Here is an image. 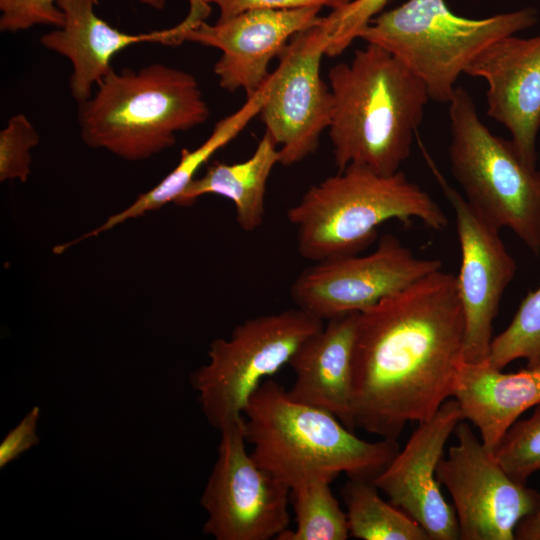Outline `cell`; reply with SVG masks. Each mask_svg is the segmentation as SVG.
Masks as SVG:
<instances>
[{"label": "cell", "instance_id": "obj_1", "mask_svg": "<svg viewBox=\"0 0 540 540\" xmlns=\"http://www.w3.org/2000/svg\"><path fill=\"white\" fill-rule=\"evenodd\" d=\"M464 333L456 276L442 269L361 312L353 356L354 429L397 440L408 422L434 415L451 398Z\"/></svg>", "mask_w": 540, "mask_h": 540}, {"label": "cell", "instance_id": "obj_2", "mask_svg": "<svg viewBox=\"0 0 540 540\" xmlns=\"http://www.w3.org/2000/svg\"><path fill=\"white\" fill-rule=\"evenodd\" d=\"M328 128L338 171L360 165L380 175L400 171L430 100L425 84L383 47L367 43L328 73Z\"/></svg>", "mask_w": 540, "mask_h": 540}, {"label": "cell", "instance_id": "obj_3", "mask_svg": "<svg viewBox=\"0 0 540 540\" xmlns=\"http://www.w3.org/2000/svg\"><path fill=\"white\" fill-rule=\"evenodd\" d=\"M244 436L255 462L290 489L312 481L378 476L400 450L397 440L358 438L331 413L297 402L265 380L244 411Z\"/></svg>", "mask_w": 540, "mask_h": 540}, {"label": "cell", "instance_id": "obj_4", "mask_svg": "<svg viewBox=\"0 0 540 540\" xmlns=\"http://www.w3.org/2000/svg\"><path fill=\"white\" fill-rule=\"evenodd\" d=\"M287 218L296 228L299 254L313 262L360 254L389 220L408 225L417 219L435 231L449 223L438 203L402 171L380 175L360 165L311 186Z\"/></svg>", "mask_w": 540, "mask_h": 540}, {"label": "cell", "instance_id": "obj_5", "mask_svg": "<svg viewBox=\"0 0 540 540\" xmlns=\"http://www.w3.org/2000/svg\"><path fill=\"white\" fill-rule=\"evenodd\" d=\"M209 107L197 79L162 63L112 69L78 104L82 141L128 160L148 159L176 143L177 133L207 121Z\"/></svg>", "mask_w": 540, "mask_h": 540}, {"label": "cell", "instance_id": "obj_6", "mask_svg": "<svg viewBox=\"0 0 540 540\" xmlns=\"http://www.w3.org/2000/svg\"><path fill=\"white\" fill-rule=\"evenodd\" d=\"M534 8L470 19L453 13L445 0H407L381 12L359 38L402 61L426 86L429 97L449 103L456 82L491 43L533 26Z\"/></svg>", "mask_w": 540, "mask_h": 540}, {"label": "cell", "instance_id": "obj_7", "mask_svg": "<svg viewBox=\"0 0 540 540\" xmlns=\"http://www.w3.org/2000/svg\"><path fill=\"white\" fill-rule=\"evenodd\" d=\"M448 104L451 170L464 198L486 221L510 229L538 256L540 170L524 161L511 139L491 133L464 87H456Z\"/></svg>", "mask_w": 540, "mask_h": 540}, {"label": "cell", "instance_id": "obj_8", "mask_svg": "<svg viewBox=\"0 0 540 540\" xmlns=\"http://www.w3.org/2000/svg\"><path fill=\"white\" fill-rule=\"evenodd\" d=\"M324 322L296 308L245 320L230 337L210 343L209 361L190 375L207 421L220 430L243 417L263 379L291 358Z\"/></svg>", "mask_w": 540, "mask_h": 540}, {"label": "cell", "instance_id": "obj_9", "mask_svg": "<svg viewBox=\"0 0 540 540\" xmlns=\"http://www.w3.org/2000/svg\"><path fill=\"white\" fill-rule=\"evenodd\" d=\"M218 455L200 504L216 540H270L289 529L290 488L247 452L244 417L220 430Z\"/></svg>", "mask_w": 540, "mask_h": 540}, {"label": "cell", "instance_id": "obj_10", "mask_svg": "<svg viewBox=\"0 0 540 540\" xmlns=\"http://www.w3.org/2000/svg\"><path fill=\"white\" fill-rule=\"evenodd\" d=\"M330 30L324 20L295 34L278 55L265 82L260 118L279 147L280 164L291 166L313 154L333 113V95L320 68Z\"/></svg>", "mask_w": 540, "mask_h": 540}, {"label": "cell", "instance_id": "obj_11", "mask_svg": "<svg viewBox=\"0 0 540 540\" xmlns=\"http://www.w3.org/2000/svg\"><path fill=\"white\" fill-rule=\"evenodd\" d=\"M457 444L442 457L436 477L449 491L462 540H513L518 523L540 509V494L512 478L461 420Z\"/></svg>", "mask_w": 540, "mask_h": 540}, {"label": "cell", "instance_id": "obj_12", "mask_svg": "<svg viewBox=\"0 0 540 540\" xmlns=\"http://www.w3.org/2000/svg\"><path fill=\"white\" fill-rule=\"evenodd\" d=\"M440 269L439 259L418 258L398 238L385 234L369 254L314 262L294 280L290 295L297 308L324 322L364 312Z\"/></svg>", "mask_w": 540, "mask_h": 540}, {"label": "cell", "instance_id": "obj_13", "mask_svg": "<svg viewBox=\"0 0 540 540\" xmlns=\"http://www.w3.org/2000/svg\"><path fill=\"white\" fill-rule=\"evenodd\" d=\"M428 163L455 214L461 250L456 279L465 320L463 361L482 362L489 355L493 321L515 276L516 263L500 237V230L445 181L430 158Z\"/></svg>", "mask_w": 540, "mask_h": 540}, {"label": "cell", "instance_id": "obj_14", "mask_svg": "<svg viewBox=\"0 0 540 540\" xmlns=\"http://www.w3.org/2000/svg\"><path fill=\"white\" fill-rule=\"evenodd\" d=\"M320 6L284 9H259L241 13L224 21H204L189 29L183 41L219 49L214 65L221 88L245 90L247 97L267 81L268 67L288 41L298 32L321 22Z\"/></svg>", "mask_w": 540, "mask_h": 540}, {"label": "cell", "instance_id": "obj_15", "mask_svg": "<svg viewBox=\"0 0 540 540\" xmlns=\"http://www.w3.org/2000/svg\"><path fill=\"white\" fill-rule=\"evenodd\" d=\"M461 420L458 402L452 397L447 399L429 419L418 422L404 448L373 479L390 502L412 517L430 540L460 539L455 510L441 493L436 469Z\"/></svg>", "mask_w": 540, "mask_h": 540}, {"label": "cell", "instance_id": "obj_16", "mask_svg": "<svg viewBox=\"0 0 540 540\" xmlns=\"http://www.w3.org/2000/svg\"><path fill=\"white\" fill-rule=\"evenodd\" d=\"M465 74L487 83L489 117L510 132L511 140L524 161L537 164V136L540 129V36L503 37L483 49Z\"/></svg>", "mask_w": 540, "mask_h": 540}, {"label": "cell", "instance_id": "obj_17", "mask_svg": "<svg viewBox=\"0 0 540 540\" xmlns=\"http://www.w3.org/2000/svg\"><path fill=\"white\" fill-rule=\"evenodd\" d=\"M56 4L64 23L43 34L40 43L70 61L69 89L78 104L93 95V90L113 69V57L124 49L142 42L181 43L178 26L141 34L118 30L96 14L98 0H57Z\"/></svg>", "mask_w": 540, "mask_h": 540}, {"label": "cell", "instance_id": "obj_18", "mask_svg": "<svg viewBox=\"0 0 540 540\" xmlns=\"http://www.w3.org/2000/svg\"><path fill=\"white\" fill-rule=\"evenodd\" d=\"M359 314L326 321L302 343L289 362L295 381L287 390L291 399L331 413L352 431L353 356Z\"/></svg>", "mask_w": 540, "mask_h": 540}, {"label": "cell", "instance_id": "obj_19", "mask_svg": "<svg viewBox=\"0 0 540 540\" xmlns=\"http://www.w3.org/2000/svg\"><path fill=\"white\" fill-rule=\"evenodd\" d=\"M451 397L459 404L462 420L471 422L484 446L494 452L519 416L540 404V364L504 373L487 360L462 361Z\"/></svg>", "mask_w": 540, "mask_h": 540}, {"label": "cell", "instance_id": "obj_20", "mask_svg": "<svg viewBox=\"0 0 540 540\" xmlns=\"http://www.w3.org/2000/svg\"><path fill=\"white\" fill-rule=\"evenodd\" d=\"M276 164H280L279 147L265 132L247 160L208 165L204 175L189 184L176 204L190 206L205 194L222 196L233 202L239 227L253 232L263 223L266 186Z\"/></svg>", "mask_w": 540, "mask_h": 540}, {"label": "cell", "instance_id": "obj_21", "mask_svg": "<svg viewBox=\"0 0 540 540\" xmlns=\"http://www.w3.org/2000/svg\"><path fill=\"white\" fill-rule=\"evenodd\" d=\"M265 84L255 94L247 97L245 103L234 113L219 120L209 137L193 150L183 149L174 169L155 187L139 195L126 209L110 216L102 225L86 233L79 239L59 245L61 252L81 240L91 238L146 212L178 200L189 184L196 178L199 169L221 148L232 141L259 114L265 98Z\"/></svg>", "mask_w": 540, "mask_h": 540}, {"label": "cell", "instance_id": "obj_22", "mask_svg": "<svg viewBox=\"0 0 540 540\" xmlns=\"http://www.w3.org/2000/svg\"><path fill=\"white\" fill-rule=\"evenodd\" d=\"M370 479L349 478L341 489L350 535L362 540H430L407 513L384 501Z\"/></svg>", "mask_w": 540, "mask_h": 540}, {"label": "cell", "instance_id": "obj_23", "mask_svg": "<svg viewBox=\"0 0 540 540\" xmlns=\"http://www.w3.org/2000/svg\"><path fill=\"white\" fill-rule=\"evenodd\" d=\"M296 528L277 540H345L350 536L346 512L333 495L330 482L312 481L290 489Z\"/></svg>", "mask_w": 540, "mask_h": 540}, {"label": "cell", "instance_id": "obj_24", "mask_svg": "<svg viewBox=\"0 0 540 540\" xmlns=\"http://www.w3.org/2000/svg\"><path fill=\"white\" fill-rule=\"evenodd\" d=\"M540 364V286L522 300L508 327L492 339L487 362L502 370L517 359Z\"/></svg>", "mask_w": 540, "mask_h": 540}, {"label": "cell", "instance_id": "obj_25", "mask_svg": "<svg viewBox=\"0 0 540 540\" xmlns=\"http://www.w3.org/2000/svg\"><path fill=\"white\" fill-rule=\"evenodd\" d=\"M500 466L514 479L526 483L540 470V404L533 414L517 420L493 452Z\"/></svg>", "mask_w": 540, "mask_h": 540}, {"label": "cell", "instance_id": "obj_26", "mask_svg": "<svg viewBox=\"0 0 540 540\" xmlns=\"http://www.w3.org/2000/svg\"><path fill=\"white\" fill-rule=\"evenodd\" d=\"M39 141V133L26 115L19 113L9 118L0 131L1 182L27 181L31 172V151Z\"/></svg>", "mask_w": 540, "mask_h": 540}, {"label": "cell", "instance_id": "obj_27", "mask_svg": "<svg viewBox=\"0 0 540 540\" xmlns=\"http://www.w3.org/2000/svg\"><path fill=\"white\" fill-rule=\"evenodd\" d=\"M391 0H350L324 16L330 30L326 55L343 53Z\"/></svg>", "mask_w": 540, "mask_h": 540}, {"label": "cell", "instance_id": "obj_28", "mask_svg": "<svg viewBox=\"0 0 540 540\" xmlns=\"http://www.w3.org/2000/svg\"><path fill=\"white\" fill-rule=\"evenodd\" d=\"M155 9H162L165 0H136ZM57 0H0V30L16 33L35 25L60 27L64 16Z\"/></svg>", "mask_w": 540, "mask_h": 540}, {"label": "cell", "instance_id": "obj_29", "mask_svg": "<svg viewBox=\"0 0 540 540\" xmlns=\"http://www.w3.org/2000/svg\"><path fill=\"white\" fill-rule=\"evenodd\" d=\"M350 0H189L190 10L185 20L195 26L207 16L210 5L219 10L217 21H224L241 13L259 9H284L304 6L340 8Z\"/></svg>", "mask_w": 540, "mask_h": 540}, {"label": "cell", "instance_id": "obj_30", "mask_svg": "<svg viewBox=\"0 0 540 540\" xmlns=\"http://www.w3.org/2000/svg\"><path fill=\"white\" fill-rule=\"evenodd\" d=\"M40 408L34 406L4 437L0 444V468L17 459L23 452L39 442L37 435Z\"/></svg>", "mask_w": 540, "mask_h": 540}, {"label": "cell", "instance_id": "obj_31", "mask_svg": "<svg viewBox=\"0 0 540 540\" xmlns=\"http://www.w3.org/2000/svg\"><path fill=\"white\" fill-rule=\"evenodd\" d=\"M515 539L540 540V509L518 523Z\"/></svg>", "mask_w": 540, "mask_h": 540}]
</instances>
